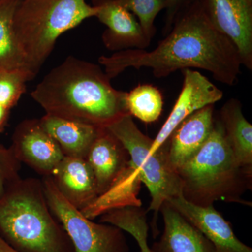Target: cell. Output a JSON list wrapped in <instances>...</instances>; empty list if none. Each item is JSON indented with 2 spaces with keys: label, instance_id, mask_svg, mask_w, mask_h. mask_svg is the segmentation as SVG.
<instances>
[{
  "label": "cell",
  "instance_id": "1",
  "mask_svg": "<svg viewBox=\"0 0 252 252\" xmlns=\"http://www.w3.org/2000/svg\"><path fill=\"white\" fill-rule=\"evenodd\" d=\"M98 61L110 79L128 68H149L158 79L175 71L197 68L230 86L238 81L243 66L234 44L212 26L198 0L179 14L155 49L124 50L102 56Z\"/></svg>",
  "mask_w": 252,
  "mask_h": 252
},
{
  "label": "cell",
  "instance_id": "2",
  "mask_svg": "<svg viewBox=\"0 0 252 252\" xmlns=\"http://www.w3.org/2000/svg\"><path fill=\"white\" fill-rule=\"evenodd\" d=\"M127 92L117 90L99 65L69 56L31 93L46 114L97 127H107L129 114Z\"/></svg>",
  "mask_w": 252,
  "mask_h": 252
},
{
  "label": "cell",
  "instance_id": "3",
  "mask_svg": "<svg viewBox=\"0 0 252 252\" xmlns=\"http://www.w3.org/2000/svg\"><path fill=\"white\" fill-rule=\"evenodd\" d=\"M0 236L20 252H77L50 210L41 179H22L0 198Z\"/></svg>",
  "mask_w": 252,
  "mask_h": 252
},
{
  "label": "cell",
  "instance_id": "4",
  "mask_svg": "<svg viewBox=\"0 0 252 252\" xmlns=\"http://www.w3.org/2000/svg\"><path fill=\"white\" fill-rule=\"evenodd\" d=\"M176 173L182 196L195 205L210 206L218 200L250 205L241 195L250 185L252 172L237 163L220 119L215 118L206 142Z\"/></svg>",
  "mask_w": 252,
  "mask_h": 252
},
{
  "label": "cell",
  "instance_id": "5",
  "mask_svg": "<svg viewBox=\"0 0 252 252\" xmlns=\"http://www.w3.org/2000/svg\"><path fill=\"white\" fill-rule=\"evenodd\" d=\"M97 13L85 0H21L13 28L28 69L36 76L60 36Z\"/></svg>",
  "mask_w": 252,
  "mask_h": 252
},
{
  "label": "cell",
  "instance_id": "6",
  "mask_svg": "<svg viewBox=\"0 0 252 252\" xmlns=\"http://www.w3.org/2000/svg\"><path fill=\"white\" fill-rule=\"evenodd\" d=\"M107 128L124 146L130 161L138 170L141 181L148 188L152 202L147 211L154 212L157 225V214L162 203L172 197L182 195L180 178L169 165L167 140L155 152H151L153 139L141 132L130 114L112 123Z\"/></svg>",
  "mask_w": 252,
  "mask_h": 252
},
{
  "label": "cell",
  "instance_id": "7",
  "mask_svg": "<svg viewBox=\"0 0 252 252\" xmlns=\"http://www.w3.org/2000/svg\"><path fill=\"white\" fill-rule=\"evenodd\" d=\"M41 181L50 210L64 227L76 252H128L122 229L86 218L63 198L51 177H42Z\"/></svg>",
  "mask_w": 252,
  "mask_h": 252
},
{
  "label": "cell",
  "instance_id": "8",
  "mask_svg": "<svg viewBox=\"0 0 252 252\" xmlns=\"http://www.w3.org/2000/svg\"><path fill=\"white\" fill-rule=\"evenodd\" d=\"M210 23L235 46L242 65L252 70V6L244 0H198Z\"/></svg>",
  "mask_w": 252,
  "mask_h": 252
},
{
  "label": "cell",
  "instance_id": "9",
  "mask_svg": "<svg viewBox=\"0 0 252 252\" xmlns=\"http://www.w3.org/2000/svg\"><path fill=\"white\" fill-rule=\"evenodd\" d=\"M10 149L18 161L42 177H51L64 157L57 142L43 128L39 119H26L18 124Z\"/></svg>",
  "mask_w": 252,
  "mask_h": 252
},
{
  "label": "cell",
  "instance_id": "10",
  "mask_svg": "<svg viewBox=\"0 0 252 252\" xmlns=\"http://www.w3.org/2000/svg\"><path fill=\"white\" fill-rule=\"evenodd\" d=\"M182 72V90L170 115L154 139L151 152H155L166 142L172 132L186 118L223 98V91L201 73L192 69H183Z\"/></svg>",
  "mask_w": 252,
  "mask_h": 252
},
{
  "label": "cell",
  "instance_id": "11",
  "mask_svg": "<svg viewBox=\"0 0 252 252\" xmlns=\"http://www.w3.org/2000/svg\"><path fill=\"white\" fill-rule=\"evenodd\" d=\"M93 6L97 9L95 17L107 26L102 36L107 49L118 52L150 45L137 18L117 0H93Z\"/></svg>",
  "mask_w": 252,
  "mask_h": 252
},
{
  "label": "cell",
  "instance_id": "12",
  "mask_svg": "<svg viewBox=\"0 0 252 252\" xmlns=\"http://www.w3.org/2000/svg\"><path fill=\"white\" fill-rule=\"evenodd\" d=\"M186 220L190 222L215 246L217 252H252V249L242 243L213 205L203 207L186 200L182 195L166 200Z\"/></svg>",
  "mask_w": 252,
  "mask_h": 252
},
{
  "label": "cell",
  "instance_id": "13",
  "mask_svg": "<svg viewBox=\"0 0 252 252\" xmlns=\"http://www.w3.org/2000/svg\"><path fill=\"white\" fill-rule=\"evenodd\" d=\"M50 177L63 198L80 212L99 197L94 172L85 158L64 157Z\"/></svg>",
  "mask_w": 252,
  "mask_h": 252
},
{
  "label": "cell",
  "instance_id": "14",
  "mask_svg": "<svg viewBox=\"0 0 252 252\" xmlns=\"http://www.w3.org/2000/svg\"><path fill=\"white\" fill-rule=\"evenodd\" d=\"M214 106H206L186 118L167 139L169 165L175 172L200 150L211 133Z\"/></svg>",
  "mask_w": 252,
  "mask_h": 252
},
{
  "label": "cell",
  "instance_id": "15",
  "mask_svg": "<svg viewBox=\"0 0 252 252\" xmlns=\"http://www.w3.org/2000/svg\"><path fill=\"white\" fill-rule=\"evenodd\" d=\"M94 172L99 196L108 190L130 160L122 142L107 127H100L86 157Z\"/></svg>",
  "mask_w": 252,
  "mask_h": 252
},
{
  "label": "cell",
  "instance_id": "16",
  "mask_svg": "<svg viewBox=\"0 0 252 252\" xmlns=\"http://www.w3.org/2000/svg\"><path fill=\"white\" fill-rule=\"evenodd\" d=\"M164 230L151 252H217L213 244L166 200L160 209Z\"/></svg>",
  "mask_w": 252,
  "mask_h": 252
},
{
  "label": "cell",
  "instance_id": "17",
  "mask_svg": "<svg viewBox=\"0 0 252 252\" xmlns=\"http://www.w3.org/2000/svg\"><path fill=\"white\" fill-rule=\"evenodd\" d=\"M40 124L57 144L64 157L85 158L100 127L46 114Z\"/></svg>",
  "mask_w": 252,
  "mask_h": 252
},
{
  "label": "cell",
  "instance_id": "18",
  "mask_svg": "<svg viewBox=\"0 0 252 252\" xmlns=\"http://www.w3.org/2000/svg\"><path fill=\"white\" fill-rule=\"evenodd\" d=\"M141 183L138 170L129 160L108 190L99 195L91 206L81 212L86 218L93 220L114 209L142 206L141 200L137 198Z\"/></svg>",
  "mask_w": 252,
  "mask_h": 252
},
{
  "label": "cell",
  "instance_id": "19",
  "mask_svg": "<svg viewBox=\"0 0 252 252\" xmlns=\"http://www.w3.org/2000/svg\"><path fill=\"white\" fill-rule=\"evenodd\" d=\"M220 120L237 163L252 172V126L244 116L240 101L230 99L225 102Z\"/></svg>",
  "mask_w": 252,
  "mask_h": 252
},
{
  "label": "cell",
  "instance_id": "20",
  "mask_svg": "<svg viewBox=\"0 0 252 252\" xmlns=\"http://www.w3.org/2000/svg\"><path fill=\"white\" fill-rule=\"evenodd\" d=\"M20 1L0 0V72L28 69L13 28L15 11Z\"/></svg>",
  "mask_w": 252,
  "mask_h": 252
},
{
  "label": "cell",
  "instance_id": "21",
  "mask_svg": "<svg viewBox=\"0 0 252 252\" xmlns=\"http://www.w3.org/2000/svg\"><path fill=\"white\" fill-rule=\"evenodd\" d=\"M36 76L27 69L0 72V134L4 131L11 110L26 91V84Z\"/></svg>",
  "mask_w": 252,
  "mask_h": 252
},
{
  "label": "cell",
  "instance_id": "22",
  "mask_svg": "<svg viewBox=\"0 0 252 252\" xmlns=\"http://www.w3.org/2000/svg\"><path fill=\"white\" fill-rule=\"evenodd\" d=\"M126 102L129 114L147 124L157 122L163 107L161 92L150 84H141L127 93Z\"/></svg>",
  "mask_w": 252,
  "mask_h": 252
},
{
  "label": "cell",
  "instance_id": "23",
  "mask_svg": "<svg viewBox=\"0 0 252 252\" xmlns=\"http://www.w3.org/2000/svg\"><path fill=\"white\" fill-rule=\"evenodd\" d=\"M127 11L132 13L140 23L144 35L152 41L156 33L155 20L166 7L165 0H117Z\"/></svg>",
  "mask_w": 252,
  "mask_h": 252
},
{
  "label": "cell",
  "instance_id": "24",
  "mask_svg": "<svg viewBox=\"0 0 252 252\" xmlns=\"http://www.w3.org/2000/svg\"><path fill=\"white\" fill-rule=\"evenodd\" d=\"M21 163L11 149L0 145V198L8 186L19 179Z\"/></svg>",
  "mask_w": 252,
  "mask_h": 252
},
{
  "label": "cell",
  "instance_id": "25",
  "mask_svg": "<svg viewBox=\"0 0 252 252\" xmlns=\"http://www.w3.org/2000/svg\"><path fill=\"white\" fill-rule=\"evenodd\" d=\"M122 228L135 239L141 252H151L147 244L149 226L145 215L142 214L130 215L124 220Z\"/></svg>",
  "mask_w": 252,
  "mask_h": 252
},
{
  "label": "cell",
  "instance_id": "26",
  "mask_svg": "<svg viewBox=\"0 0 252 252\" xmlns=\"http://www.w3.org/2000/svg\"><path fill=\"white\" fill-rule=\"evenodd\" d=\"M165 26L163 28V34H167L173 26L176 18L189 5L191 4L195 0H165Z\"/></svg>",
  "mask_w": 252,
  "mask_h": 252
},
{
  "label": "cell",
  "instance_id": "27",
  "mask_svg": "<svg viewBox=\"0 0 252 252\" xmlns=\"http://www.w3.org/2000/svg\"><path fill=\"white\" fill-rule=\"evenodd\" d=\"M0 252H20L0 236Z\"/></svg>",
  "mask_w": 252,
  "mask_h": 252
},
{
  "label": "cell",
  "instance_id": "28",
  "mask_svg": "<svg viewBox=\"0 0 252 252\" xmlns=\"http://www.w3.org/2000/svg\"><path fill=\"white\" fill-rule=\"evenodd\" d=\"M250 6H252V0H244Z\"/></svg>",
  "mask_w": 252,
  "mask_h": 252
}]
</instances>
